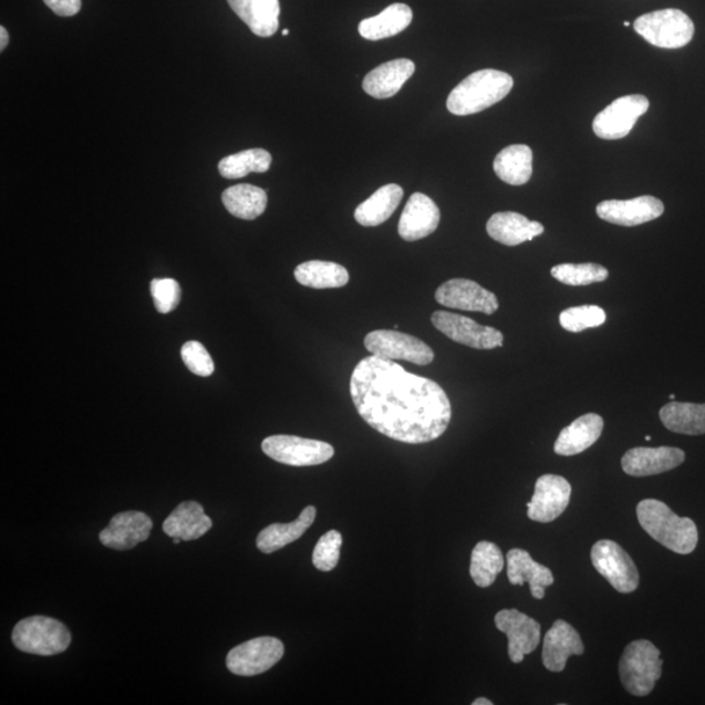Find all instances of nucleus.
<instances>
[{"label":"nucleus","mask_w":705,"mask_h":705,"mask_svg":"<svg viewBox=\"0 0 705 705\" xmlns=\"http://www.w3.org/2000/svg\"><path fill=\"white\" fill-rule=\"evenodd\" d=\"M214 521L198 501H182L164 521V532L172 539L194 541L205 536Z\"/></svg>","instance_id":"23"},{"label":"nucleus","mask_w":705,"mask_h":705,"mask_svg":"<svg viewBox=\"0 0 705 705\" xmlns=\"http://www.w3.org/2000/svg\"><path fill=\"white\" fill-rule=\"evenodd\" d=\"M414 72H416V64L405 58L383 63L363 79V91L376 100L394 97Z\"/></svg>","instance_id":"22"},{"label":"nucleus","mask_w":705,"mask_h":705,"mask_svg":"<svg viewBox=\"0 0 705 705\" xmlns=\"http://www.w3.org/2000/svg\"><path fill=\"white\" fill-rule=\"evenodd\" d=\"M606 322V312L595 304L570 308L561 312L559 323L566 331L579 333Z\"/></svg>","instance_id":"37"},{"label":"nucleus","mask_w":705,"mask_h":705,"mask_svg":"<svg viewBox=\"0 0 705 705\" xmlns=\"http://www.w3.org/2000/svg\"><path fill=\"white\" fill-rule=\"evenodd\" d=\"M404 190L395 184L385 185L355 209L354 218L362 227H377L394 215L402 203Z\"/></svg>","instance_id":"30"},{"label":"nucleus","mask_w":705,"mask_h":705,"mask_svg":"<svg viewBox=\"0 0 705 705\" xmlns=\"http://www.w3.org/2000/svg\"><path fill=\"white\" fill-rule=\"evenodd\" d=\"M486 230L494 241L505 246H519L541 236L545 228L542 224L530 221L520 214L499 212L490 217Z\"/></svg>","instance_id":"25"},{"label":"nucleus","mask_w":705,"mask_h":705,"mask_svg":"<svg viewBox=\"0 0 705 705\" xmlns=\"http://www.w3.org/2000/svg\"><path fill=\"white\" fill-rule=\"evenodd\" d=\"M58 17H75L82 10V0H43Z\"/></svg>","instance_id":"41"},{"label":"nucleus","mask_w":705,"mask_h":705,"mask_svg":"<svg viewBox=\"0 0 705 705\" xmlns=\"http://www.w3.org/2000/svg\"><path fill=\"white\" fill-rule=\"evenodd\" d=\"M592 563L601 577L620 593H632L639 587V571L632 558L620 545L610 540L595 542Z\"/></svg>","instance_id":"9"},{"label":"nucleus","mask_w":705,"mask_h":705,"mask_svg":"<svg viewBox=\"0 0 705 705\" xmlns=\"http://www.w3.org/2000/svg\"><path fill=\"white\" fill-rule=\"evenodd\" d=\"M263 453L272 460L290 467H314L332 459L330 443L294 435H272L261 443Z\"/></svg>","instance_id":"7"},{"label":"nucleus","mask_w":705,"mask_h":705,"mask_svg":"<svg viewBox=\"0 0 705 705\" xmlns=\"http://www.w3.org/2000/svg\"><path fill=\"white\" fill-rule=\"evenodd\" d=\"M496 626L508 639V656L514 664L536 651L541 642V626L533 618L516 609H505L496 615Z\"/></svg>","instance_id":"13"},{"label":"nucleus","mask_w":705,"mask_h":705,"mask_svg":"<svg viewBox=\"0 0 705 705\" xmlns=\"http://www.w3.org/2000/svg\"><path fill=\"white\" fill-rule=\"evenodd\" d=\"M432 322L436 330L457 344L481 349V351L504 346V334L500 331L478 324L474 319L454 314V312L435 311Z\"/></svg>","instance_id":"12"},{"label":"nucleus","mask_w":705,"mask_h":705,"mask_svg":"<svg viewBox=\"0 0 705 705\" xmlns=\"http://www.w3.org/2000/svg\"><path fill=\"white\" fill-rule=\"evenodd\" d=\"M180 541H182L180 539H174V543L176 545L180 543Z\"/></svg>","instance_id":"45"},{"label":"nucleus","mask_w":705,"mask_h":705,"mask_svg":"<svg viewBox=\"0 0 705 705\" xmlns=\"http://www.w3.org/2000/svg\"><path fill=\"white\" fill-rule=\"evenodd\" d=\"M686 454L675 447H636L622 457L624 474L632 477H649L678 468Z\"/></svg>","instance_id":"18"},{"label":"nucleus","mask_w":705,"mask_h":705,"mask_svg":"<svg viewBox=\"0 0 705 705\" xmlns=\"http://www.w3.org/2000/svg\"><path fill=\"white\" fill-rule=\"evenodd\" d=\"M440 210L427 195L413 194L406 203L398 222V236L404 241L414 242L426 238L438 229Z\"/></svg>","instance_id":"19"},{"label":"nucleus","mask_w":705,"mask_h":705,"mask_svg":"<svg viewBox=\"0 0 705 705\" xmlns=\"http://www.w3.org/2000/svg\"><path fill=\"white\" fill-rule=\"evenodd\" d=\"M182 360L195 375L209 376L215 372V362L199 341H188L180 351Z\"/></svg>","instance_id":"39"},{"label":"nucleus","mask_w":705,"mask_h":705,"mask_svg":"<svg viewBox=\"0 0 705 705\" xmlns=\"http://www.w3.org/2000/svg\"><path fill=\"white\" fill-rule=\"evenodd\" d=\"M413 20V11L404 3L391 4L376 17L362 20L359 32L363 39L380 41L394 38L408 28Z\"/></svg>","instance_id":"27"},{"label":"nucleus","mask_w":705,"mask_h":705,"mask_svg":"<svg viewBox=\"0 0 705 705\" xmlns=\"http://www.w3.org/2000/svg\"><path fill=\"white\" fill-rule=\"evenodd\" d=\"M151 294L154 298L155 308L159 314H167L178 307L180 301V287L173 279H155L151 282Z\"/></svg>","instance_id":"40"},{"label":"nucleus","mask_w":705,"mask_h":705,"mask_svg":"<svg viewBox=\"0 0 705 705\" xmlns=\"http://www.w3.org/2000/svg\"><path fill=\"white\" fill-rule=\"evenodd\" d=\"M71 632L53 618L35 615L20 621L12 631V643L21 652L55 656L68 651Z\"/></svg>","instance_id":"5"},{"label":"nucleus","mask_w":705,"mask_h":705,"mask_svg":"<svg viewBox=\"0 0 705 705\" xmlns=\"http://www.w3.org/2000/svg\"><path fill=\"white\" fill-rule=\"evenodd\" d=\"M230 9L258 38H272L280 25L279 0H228Z\"/></svg>","instance_id":"24"},{"label":"nucleus","mask_w":705,"mask_h":705,"mask_svg":"<svg viewBox=\"0 0 705 705\" xmlns=\"http://www.w3.org/2000/svg\"><path fill=\"white\" fill-rule=\"evenodd\" d=\"M222 203L228 212L242 220H256L265 214L268 203L263 188L252 185H237L227 188Z\"/></svg>","instance_id":"32"},{"label":"nucleus","mask_w":705,"mask_h":705,"mask_svg":"<svg viewBox=\"0 0 705 705\" xmlns=\"http://www.w3.org/2000/svg\"><path fill=\"white\" fill-rule=\"evenodd\" d=\"M664 210V203L651 195L630 200H605L595 208L601 220L620 227H637L656 220Z\"/></svg>","instance_id":"16"},{"label":"nucleus","mask_w":705,"mask_h":705,"mask_svg":"<svg viewBox=\"0 0 705 705\" xmlns=\"http://www.w3.org/2000/svg\"><path fill=\"white\" fill-rule=\"evenodd\" d=\"M507 577L512 585L529 584L530 593L537 600L545 598V590L554 583V577L547 566L537 563L529 552L512 549L507 554Z\"/></svg>","instance_id":"21"},{"label":"nucleus","mask_w":705,"mask_h":705,"mask_svg":"<svg viewBox=\"0 0 705 705\" xmlns=\"http://www.w3.org/2000/svg\"><path fill=\"white\" fill-rule=\"evenodd\" d=\"M551 276L564 286L585 287L608 280L609 271L605 267L595 263H566L552 267Z\"/></svg>","instance_id":"36"},{"label":"nucleus","mask_w":705,"mask_h":705,"mask_svg":"<svg viewBox=\"0 0 705 705\" xmlns=\"http://www.w3.org/2000/svg\"><path fill=\"white\" fill-rule=\"evenodd\" d=\"M603 419L599 414L588 413L563 428L554 445L557 455L576 456L584 453L599 440Z\"/></svg>","instance_id":"26"},{"label":"nucleus","mask_w":705,"mask_h":705,"mask_svg":"<svg viewBox=\"0 0 705 705\" xmlns=\"http://www.w3.org/2000/svg\"><path fill=\"white\" fill-rule=\"evenodd\" d=\"M9 32L6 31L4 27H0V50H3L9 45Z\"/></svg>","instance_id":"42"},{"label":"nucleus","mask_w":705,"mask_h":705,"mask_svg":"<svg viewBox=\"0 0 705 705\" xmlns=\"http://www.w3.org/2000/svg\"><path fill=\"white\" fill-rule=\"evenodd\" d=\"M661 423L673 433L705 434V404L672 402L660 411Z\"/></svg>","instance_id":"31"},{"label":"nucleus","mask_w":705,"mask_h":705,"mask_svg":"<svg viewBox=\"0 0 705 705\" xmlns=\"http://www.w3.org/2000/svg\"><path fill=\"white\" fill-rule=\"evenodd\" d=\"M317 518V508L309 506L304 508L300 518L289 525H272L261 530L257 539V547L265 554H272L282 548L288 547L289 543H293L300 540L301 537L307 533V530L312 526V522Z\"/></svg>","instance_id":"29"},{"label":"nucleus","mask_w":705,"mask_h":705,"mask_svg":"<svg viewBox=\"0 0 705 705\" xmlns=\"http://www.w3.org/2000/svg\"><path fill=\"white\" fill-rule=\"evenodd\" d=\"M637 520L654 541L681 556L692 554L699 532L692 519L681 518L664 501L644 499L636 507Z\"/></svg>","instance_id":"2"},{"label":"nucleus","mask_w":705,"mask_h":705,"mask_svg":"<svg viewBox=\"0 0 705 705\" xmlns=\"http://www.w3.org/2000/svg\"><path fill=\"white\" fill-rule=\"evenodd\" d=\"M674 398H675V396H674V395H671V400H672V402H673V400H674Z\"/></svg>","instance_id":"48"},{"label":"nucleus","mask_w":705,"mask_h":705,"mask_svg":"<svg viewBox=\"0 0 705 705\" xmlns=\"http://www.w3.org/2000/svg\"><path fill=\"white\" fill-rule=\"evenodd\" d=\"M504 567L505 558L496 543L478 542L471 551L469 571L471 579L478 587L493 585Z\"/></svg>","instance_id":"34"},{"label":"nucleus","mask_w":705,"mask_h":705,"mask_svg":"<svg viewBox=\"0 0 705 705\" xmlns=\"http://www.w3.org/2000/svg\"><path fill=\"white\" fill-rule=\"evenodd\" d=\"M514 89V79L507 72L479 70L465 77L449 93L447 108L455 115H471L500 103Z\"/></svg>","instance_id":"3"},{"label":"nucleus","mask_w":705,"mask_h":705,"mask_svg":"<svg viewBox=\"0 0 705 705\" xmlns=\"http://www.w3.org/2000/svg\"><path fill=\"white\" fill-rule=\"evenodd\" d=\"M623 25H624V27H630L629 21H624Z\"/></svg>","instance_id":"47"},{"label":"nucleus","mask_w":705,"mask_h":705,"mask_svg":"<svg viewBox=\"0 0 705 705\" xmlns=\"http://www.w3.org/2000/svg\"><path fill=\"white\" fill-rule=\"evenodd\" d=\"M660 651L650 641H635L624 650L620 661L622 685L631 695L646 696L663 674Z\"/></svg>","instance_id":"4"},{"label":"nucleus","mask_w":705,"mask_h":705,"mask_svg":"<svg viewBox=\"0 0 705 705\" xmlns=\"http://www.w3.org/2000/svg\"><path fill=\"white\" fill-rule=\"evenodd\" d=\"M288 34H289V29H283L282 35H288Z\"/></svg>","instance_id":"44"},{"label":"nucleus","mask_w":705,"mask_h":705,"mask_svg":"<svg viewBox=\"0 0 705 705\" xmlns=\"http://www.w3.org/2000/svg\"><path fill=\"white\" fill-rule=\"evenodd\" d=\"M474 705H493V702L489 699H485V697H479V699L471 703Z\"/></svg>","instance_id":"43"},{"label":"nucleus","mask_w":705,"mask_h":705,"mask_svg":"<svg viewBox=\"0 0 705 705\" xmlns=\"http://www.w3.org/2000/svg\"><path fill=\"white\" fill-rule=\"evenodd\" d=\"M351 395L370 427L408 445L438 439L453 417L449 398L438 383L375 355L353 370Z\"/></svg>","instance_id":"1"},{"label":"nucleus","mask_w":705,"mask_h":705,"mask_svg":"<svg viewBox=\"0 0 705 705\" xmlns=\"http://www.w3.org/2000/svg\"><path fill=\"white\" fill-rule=\"evenodd\" d=\"M571 485L566 478L545 475L537 479L535 496L528 504V518L537 522H551L559 518L571 499Z\"/></svg>","instance_id":"15"},{"label":"nucleus","mask_w":705,"mask_h":705,"mask_svg":"<svg viewBox=\"0 0 705 705\" xmlns=\"http://www.w3.org/2000/svg\"><path fill=\"white\" fill-rule=\"evenodd\" d=\"M650 100L642 94H630L613 101L593 121L594 134L603 141H620L626 137L639 118L649 112Z\"/></svg>","instance_id":"10"},{"label":"nucleus","mask_w":705,"mask_h":705,"mask_svg":"<svg viewBox=\"0 0 705 705\" xmlns=\"http://www.w3.org/2000/svg\"><path fill=\"white\" fill-rule=\"evenodd\" d=\"M279 639L261 636L239 644L228 653L227 666L232 674L253 677L272 668L283 656Z\"/></svg>","instance_id":"11"},{"label":"nucleus","mask_w":705,"mask_h":705,"mask_svg":"<svg viewBox=\"0 0 705 705\" xmlns=\"http://www.w3.org/2000/svg\"><path fill=\"white\" fill-rule=\"evenodd\" d=\"M154 522L141 511L120 512L101 530L99 539L106 548L129 550L149 539Z\"/></svg>","instance_id":"17"},{"label":"nucleus","mask_w":705,"mask_h":705,"mask_svg":"<svg viewBox=\"0 0 705 705\" xmlns=\"http://www.w3.org/2000/svg\"><path fill=\"white\" fill-rule=\"evenodd\" d=\"M494 172L505 184L522 186L533 174V152L526 144H514L494 159Z\"/></svg>","instance_id":"28"},{"label":"nucleus","mask_w":705,"mask_h":705,"mask_svg":"<svg viewBox=\"0 0 705 705\" xmlns=\"http://www.w3.org/2000/svg\"><path fill=\"white\" fill-rule=\"evenodd\" d=\"M365 348L372 355L387 361H406L426 366L434 361V352L423 340L398 331L377 330L365 338Z\"/></svg>","instance_id":"8"},{"label":"nucleus","mask_w":705,"mask_h":705,"mask_svg":"<svg viewBox=\"0 0 705 705\" xmlns=\"http://www.w3.org/2000/svg\"><path fill=\"white\" fill-rule=\"evenodd\" d=\"M585 651L579 632L563 620H558L543 637L542 663L550 672H563L570 656Z\"/></svg>","instance_id":"20"},{"label":"nucleus","mask_w":705,"mask_h":705,"mask_svg":"<svg viewBox=\"0 0 705 705\" xmlns=\"http://www.w3.org/2000/svg\"><path fill=\"white\" fill-rule=\"evenodd\" d=\"M635 32L660 49H681L692 42L695 33L693 20L685 12L666 9L645 13L636 19Z\"/></svg>","instance_id":"6"},{"label":"nucleus","mask_w":705,"mask_h":705,"mask_svg":"<svg viewBox=\"0 0 705 705\" xmlns=\"http://www.w3.org/2000/svg\"><path fill=\"white\" fill-rule=\"evenodd\" d=\"M272 156L266 149H247L230 155L218 164V172L227 179H239L250 173H267L270 170Z\"/></svg>","instance_id":"35"},{"label":"nucleus","mask_w":705,"mask_h":705,"mask_svg":"<svg viewBox=\"0 0 705 705\" xmlns=\"http://www.w3.org/2000/svg\"><path fill=\"white\" fill-rule=\"evenodd\" d=\"M294 278L312 289L343 288L349 282L346 268L333 261L310 260L296 268Z\"/></svg>","instance_id":"33"},{"label":"nucleus","mask_w":705,"mask_h":705,"mask_svg":"<svg viewBox=\"0 0 705 705\" xmlns=\"http://www.w3.org/2000/svg\"><path fill=\"white\" fill-rule=\"evenodd\" d=\"M645 440H646V442H650V440H651V436H650V435H646V436H645Z\"/></svg>","instance_id":"46"},{"label":"nucleus","mask_w":705,"mask_h":705,"mask_svg":"<svg viewBox=\"0 0 705 705\" xmlns=\"http://www.w3.org/2000/svg\"><path fill=\"white\" fill-rule=\"evenodd\" d=\"M343 536L338 530H330L318 541L312 552V564L319 571L330 572L338 566Z\"/></svg>","instance_id":"38"},{"label":"nucleus","mask_w":705,"mask_h":705,"mask_svg":"<svg viewBox=\"0 0 705 705\" xmlns=\"http://www.w3.org/2000/svg\"><path fill=\"white\" fill-rule=\"evenodd\" d=\"M435 300L448 309L484 312L486 315H491L499 309L496 294L467 279H453L442 283L435 292Z\"/></svg>","instance_id":"14"}]
</instances>
